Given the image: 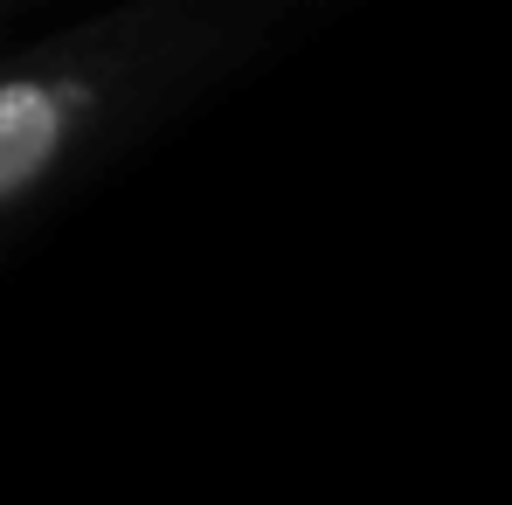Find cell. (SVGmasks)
<instances>
[{"label": "cell", "mask_w": 512, "mask_h": 505, "mask_svg": "<svg viewBox=\"0 0 512 505\" xmlns=\"http://www.w3.org/2000/svg\"><path fill=\"white\" fill-rule=\"evenodd\" d=\"M346 0H118L0 63V250Z\"/></svg>", "instance_id": "1"}, {"label": "cell", "mask_w": 512, "mask_h": 505, "mask_svg": "<svg viewBox=\"0 0 512 505\" xmlns=\"http://www.w3.org/2000/svg\"><path fill=\"white\" fill-rule=\"evenodd\" d=\"M0 7H14V0H0Z\"/></svg>", "instance_id": "2"}]
</instances>
